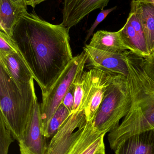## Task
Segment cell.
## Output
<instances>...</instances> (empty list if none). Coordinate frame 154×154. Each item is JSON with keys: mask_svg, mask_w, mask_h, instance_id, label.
<instances>
[{"mask_svg": "<svg viewBox=\"0 0 154 154\" xmlns=\"http://www.w3.org/2000/svg\"><path fill=\"white\" fill-rule=\"evenodd\" d=\"M45 1L46 0H26V3L27 5H30L33 8H34L36 5Z\"/></svg>", "mask_w": 154, "mask_h": 154, "instance_id": "26", "label": "cell"}, {"mask_svg": "<svg viewBox=\"0 0 154 154\" xmlns=\"http://www.w3.org/2000/svg\"><path fill=\"white\" fill-rule=\"evenodd\" d=\"M139 2L147 3L153 5L154 6V0H135Z\"/></svg>", "mask_w": 154, "mask_h": 154, "instance_id": "27", "label": "cell"}, {"mask_svg": "<svg viewBox=\"0 0 154 154\" xmlns=\"http://www.w3.org/2000/svg\"><path fill=\"white\" fill-rule=\"evenodd\" d=\"M88 71L83 109L85 110L87 122L92 123L106 92L115 75L94 69H90Z\"/></svg>", "mask_w": 154, "mask_h": 154, "instance_id": "7", "label": "cell"}, {"mask_svg": "<svg viewBox=\"0 0 154 154\" xmlns=\"http://www.w3.org/2000/svg\"><path fill=\"white\" fill-rule=\"evenodd\" d=\"M144 66L148 75L154 81V53L148 57L144 59Z\"/></svg>", "mask_w": 154, "mask_h": 154, "instance_id": "24", "label": "cell"}, {"mask_svg": "<svg viewBox=\"0 0 154 154\" xmlns=\"http://www.w3.org/2000/svg\"><path fill=\"white\" fill-rule=\"evenodd\" d=\"M131 9L135 12L141 22L150 56L154 53V6L132 0Z\"/></svg>", "mask_w": 154, "mask_h": 154, "instance_id": "16", "label": "cell"}, {"mask_svg": "<svg viewBox=\"0 0 154 154\" xmlns=\"http://www.w3.org/2000/svg\"><path fill=\"white\" fill-rule=\"evenodd\" d=\"M19 50L12 37L0 31V56H6L15 52Z\"/></svg>", "mask_w": 154, "mask_h": 154, "instance_id": "21", "label": "cell"}, {"mask_svg": "<svg viewBox=\"0 0 154 154\" xmlns=\"http://www.w3.org/2000/svg\"><path fill=\"white\" fill-rule=\"evenodd\" d=\"M34 79L19 88L0 65V116L18 142L31 119L37 97Z\"/></svg>", "mask_w": 154, "mask_h": 154, "instance_id": "3", "label": "cell"}, {"mask_svg": "<svg viewBox=\"0 0 154 154\" xmlns=\"http://www.w3.org/2000/svg\"><path fill=\"white\" fill-rule=\"evenodd\" d=\"M122 35L129 51L144 59L150 56L142 24L137 14L131 9L126 22L121 28Z\"/></svg>", "mask_w": 154, "mask_h": 154, "instance_id": "11", "label": "cell"}, {"mask_svg": "<svg viewBox=\"0 0 154 154\" xmlns=\"http://www.w3.org/2000/svg\"><path fill=\"white\" fill-rule=\"evenodd\" d=\"M125 60L131 94V107L121 124L108 135L110 148L141 132L154 129V81L146 71L144 58L127 51Z\"/></svg>", "mask_w": 154, "mask_h": 154, "instance_id": "2", "label": "cell"}, {"mask_svg": "<svg viewBox=\"0 0 154 154\" xmlns=\"http://www.w3.org/2000/svg\"><path fill=\"white\" fill-rule=\"evenodd\" d=\"M69 30L61 23L44 20L34 12L23 13L14 28L12 38L46 96L74 57Z\"/></svg>", "mask_w": 154, "mask_h": 154, "instance_id": "1", "label": "cell"}, {"mask_svg": "<svg viewBox=\"0 0 154 154\" xmlns=\"http://www.w3.org/2000/svg\"><path fill=\"white\" fill-rule=\"evenodd\" d=\"M117 6H115V7L110 8V9H106V10L103 9V10H101V11L99 13L98 15L97 16L96 19L95 20L94 23L88 31L87 34L86 36V39H85V42L88 41V40L90 38V37L93 35L94 31L96 29V28L97 27L99 23H101L106 18L107 16L108 15L109 13L115 10Z\"/></svg>", "mask_w": 154, "mask_h": 154, "instance_id": "22", "label": "cell"}, {"mask_svg": "<svg viewBox=\"0 0 154 154\" xmlns=\"http://www.w3.org/2000/svg\"><path fill=\"white\" fill-rule=\"evenodd\" d=\"M86 62V54L83 50L81 53L73 57L49 93L42 97L40 110L44 132L49 121L61 104L69 89L78 76L84 71Z\"/></svg>", "mask_w": 154, "mask_h": 154, "instance_id": "5", "label": "cell"}, {"mask_svg": "<svg viewBox=\"0 0 154 154\" xmlns=\"http://www.w3.org/2000/svg\"><path fill=\"white\" fill-rule=\"evenodd\" d=\"M71 115L70 111L61 103L49 121L44 132L46 137H52Z\"/></svg>", "mask_w": 154, "mask_h": 154, "instance_id": "18", "label": "cell"}, {"mask_svg": "<svg viewBox=\"0 0 154 154\" xmlns=\"http://www.w3.org/2000/svg\"><path fill=\"white\" fill-rule=\"evenodd\" d=\"M131 97L127 77L115 76L92 122L94 128L105 135L115 129L131 107Z\"/></svg>", "mask_w": 154, "mask_h": 154, "instance_id": "4", "label": "cell"}, {"mask_svg": "<svg viewBox=\"0 0 154 154\" xmlns=\"http://www.w3.org/2000/svg\"><path fill=\"white\" fill-rule=\"evenodd\" d=\"M87 122L83 133L68 154H105L104 137Z\"/></svg>", "mask_w": 154, "mask_h": 154, "instance_id": "12", "label": "cell"}, {"mask_svg": "<svg viewBox=\"0 0 154 154\" xmlns=\"http://www.w3.org/2000/svg\"><path fill=\"white\" fill-rule=\"evenodd\" d=\"M12 136L11 132L0 116V154H8L9 146L14 141Z\"/></svg>", "mask_w": 154, "mask_h": 154, "instance_id": "20", "label": "cell"}, {"mask_svg": "<svg viewBox=\"0 0 154 154\" xmlns=\"http://www.w3.org/2000/svg\"><path fill=\"white\" fill-rule=\"evenodd\" d=\"M89 71H84L79 75L74 81L75 86V100L72 114L78 110H83Z\"/></svg>", "mask_w": 154, "mask_h": 154, "instance_id": "19", "label": "cell"}, {"mask_svg": "<svg viewBox=\"0 0 154 154\" xmlns=\"http://www.w3.org/2000/svg\"><path fill=\"white\" fill-rule=\"evenodd\" d=\"M87 56V66L110 75H121L127 77L128 67L125 60L127 51L114 53L100 50L86 45L83 48Z\"/></svg>", "mask_w": 154, "mask_h": 154, "instance_id": "8", "label": "cell"}, {"mask_svg": "<svg viewBox=\"0 0 154 154\" xmlns=\"http://www.w3.org/2000/svg\"><path fill=\"white\" fill-rule=\"evenodd\" d=\"M0 65L5 69L20 89L33 79L31 72L20 52L4 57L0 56Z\"/></svg>", "mask_w": 154, "mask_h": 154, "instance_id": "14", "label": "cell"}, {"mask_svg": "<svg viewBox=\"0 0 154 154\" xmlns=\"http://www.w3.org/2000/svg\"><path fill=\"white\" fill-rule=\"evenodd\" d=\"M110 0H63L61 24L69 30L97 9H104Z\"/></svg>", "mask_w": 154, "mask_h": 154, "instance_id": "10", "label": "cell"}, {"mask_svg": "<svg viewBox=\"0 0 154 154\" xmlns=\"http://www.w3.org/2000/svg\"><path fill=\"white\" fill-rule=\"evenodd\" d=\"M114 151L115 154H154V129L130 136Z\"/></svg>", "mask_w": 154, "mask_h": 154, "instance_id": "13", "label": "cell"}, {"mask_svg": "<svg viewBox=\"0 0 154 154\" xmlns=\"http://www.w3.org/2000/svg\"><path fill=\"white\" fill-rule=\"evenodd\" d=\"M16 6L24 12H27V5L26 0H11Z\"/></svg>", "mask_w": 154, "mask_h": 154, "instance_id": "25", "label": "cell"}, {"mask_svg": "<svg viewBox=\"0 0 154 154\" xmlns=\"http://www.w3.org/2000/svg\"><path fill=\"white\" fill-rule=\"evenodd\" d=\"M87 123L85 110L71 114L48 144L45 154H68L84 131Z\"/></svg>", "mask_w": 154, "mask_h": 154, "instance_id": "6", "label": "cell"}, {"mask_svg": "<svg viewBox=\"0 0 154 154\" xmlns=\"http://www.w3.org/2000/svg\"><path fill=\"white\" fill-rule=\"evenodd\" d=\"M23 13L11 0H0V31L12 37L14 28Z\"/></svg>", "mask_w": 154, "mask_h": 154, "instance_id": "17", "label": "cell"}, {"mask_svg": "<svg viewBox=\"0 0 154 154\" xmlns=\"http://www.w3.org/2000/svg\"><path fill=\"white\" fill-rule=\"evenodd\" d=\"M47 137L44 134L40 105L35 99L34 110L22 138L19 141L21 154H45Z\"/></svg>", "mask_w": 154, "mask_h": 154, "instance_id": "9", "label": "cell"}, {"mask_svg": "<svg viewBox=\"0 0 154 154\" xmlns=\"http://www.w3.org/2000/svg\"><path fill=\"white\" fill-rule=\"evenodd\" d=\"M75 86L74 82L69 89L68 92L64 96L61 103L70 111L72 114V109L74 106L75 100Z\"/></svg>", "mask_w": 154, "mask_h": 154, "instance_id": "23", "label": "cell"}, {"mask_svg": "<svg viewBox=\"0 0 154 154\" xmlns=\"http://www.w3.org/2000/svg\"><path fill=\"white\" fill-rule=\"evenodd\" d=\"M88 45L97 49L114 53L129 51L123 39L121 29L117 32L98 31L93 34Z\"/></svg>", "mask_w": 154, "mask_h": 154, "instance_id": "15", "label": "cell"}]
</instances>
